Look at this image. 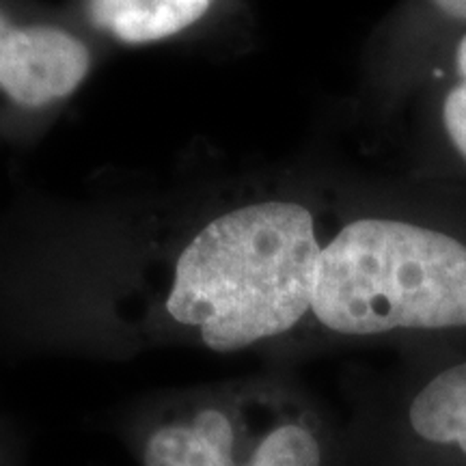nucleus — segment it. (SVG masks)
<instances>
[{"instance_id":"1","label":"nucleus","mask_w":466,"mask_h":466,"mask_svg":"<svg viewBox=\"0 0 466 466\" xmlns=\"http://www.w3.org/2000/svg\"><path fill=\"white\" fill-rule=\"evenodd\" d=\"M322 236L294 199H266L212 218L179 253L165 309L214 352L285 335L311 313Z\"/></svg>"},{"instance_id":"2","label":"nucleus","mask_w":466,"mask_h":466,"mask_svg":"<svg viewBox=\"0 0 466 466\" xmlns=\"http://www.w3.org/2000/svg\"><path fill=\"white\" fill-rule=\"evenodd\" d=\"M311 316L343 337L466 329V231L430 217L348 220L324 240Z\"/></svg>"},{"instance_id":"3","label":"nucleus","mask_w":466,"mask_h":466,"mask_svg":"<svg viewBox=\"0 0 466 466\" xmlns=\"http://www.w3.org/2000/svg\"><path fill=\"white\" fill-rule=\"evenodd\" d=\"M270 412L240 395L186 408L149 434L143 466H322L318 436Z\"/></svg>"},{"instance_id":"4","label":"nucleus","mask_w":466,"mask_h":466,"mask_svg":"<svg viewBox=\"0 0 466 466\" xmlns=\"http://www.w3.org/2000/svg\"><path fill=\"white\" fill-rule=\"evenodd\" d=\"M91 50L50 22H15L0 11V91L22 108H44L80 89Z\"/></svg>"},{"instance_id":"5","label":"nucleus","mask_w":466,"mask_h":466,"mask_svg":"<svg viewBox=\"0 0 466 466\" xmlns=\"http://www.w3.org/2000/svg\"><path fill=\"white\" fill-rule=\"evenodd\" d=\"M466 33V0H400L378 31V83L400 104L410 97L436 55Z\"/></svg>"},{"instance_id":"6","label":"nucleus","mask_w":466,"mask_h":466,"mask_svg":"<svg viewBox=\"0 0 466 466\" xmlns=\"http://www.w3.org/2000/svg\"><path fill=\"white\" fill-rule=\"evenodd\" d=\"M408 100L421 110L425 158L466 182V33L436 55Z\"/></svg>"},{"instance_id":"7","label":"nucleus","mask_w":466,"mask_h":466,"mask_svg":"<svg viewBox=\"0 0 466 466\" xmlns=\"http://www.w3.org/2000/svg\"><path fill=\"white\" fill-rule=\"evenodd\" d=\"M220 0H80L86 25L126 46L173 39L197 26Z\"/></svg>"},{"instance_id":"8","label":"nucleus","mask_w":466,"mask_h":466,"mask_svg":"<svg viewBox=\"0 0 466 466\" xmlns=\"http://www.w3.org/2000/svg\"><path fill=\"white\" fill-rule=\"evenodd\" d=\"M408 419L423 441L458 445L466 456V360L425 382L412 400Z\"/></svg>"}]
</instances>
